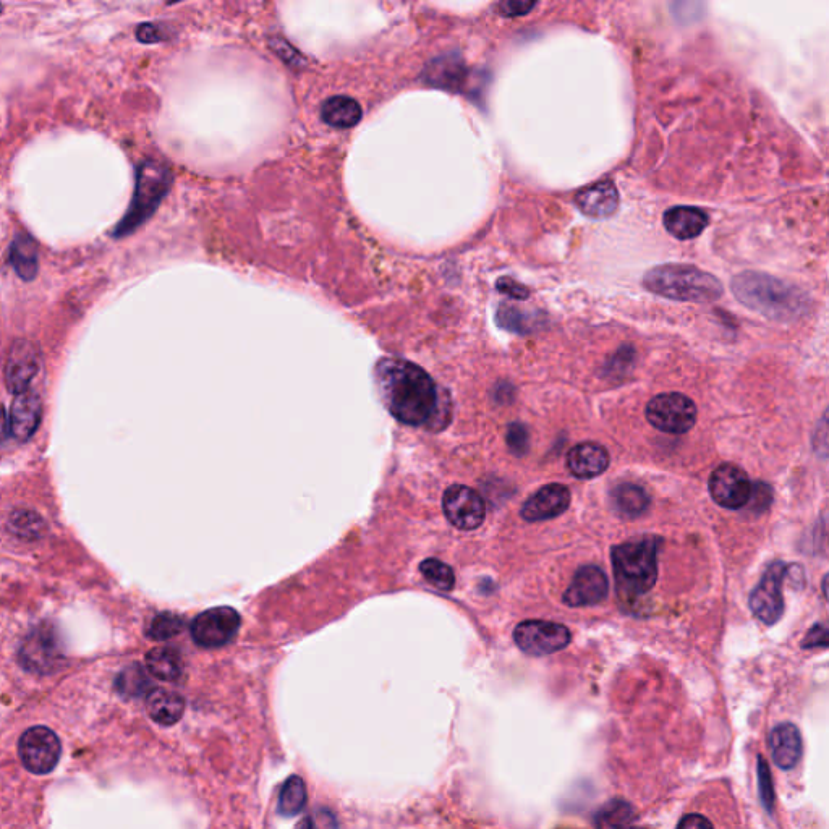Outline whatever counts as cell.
<instances>
[{
  "label": "cell",
  "instance_id": "obj_26",
  "mask_svg": "<svg viewBox=\"0 0 829 829\" xmlns=\"http://www.w3.org/2000/svg\"><path fill=\"white\" fill-rule=\"evenodd\" d=\"M146 668L159 681L175 682L182 676V658L174 648H154L146 655Z\"/></svg>",
  "mask_w": 829,
  "mask_h": 829
},
{
  "label": "cell",
  "instance_id": "obj_2",
  "mask_svg": "<svg viewBox=\"0 0 829 829\" xmlns=\"http://www.w3.org/2000/svg\"><path fill=\"white\" fill-rule=\"evenodd\" d=\"M732 294L744 307L774 321H794L808 310L804 290L763 273L739 274L731 282Z\"/></svg>",
  "mask_w": 829,
  "mask_h": 829
},
{
  "label": "cell",
  "instance_id": "obj_39",
  "mask_svg": "<svg viewBox=\"0 0 829 829\" xmlns=\"http://www.w3.org/2000/svg\"><path fill=\"white\" fill-rule=\"evenodd\" d=\"M828 647V629L825 624L813 625L807 637L802 640V648Z\"/></svg>",
  "mask_w": 829,
  "mask_h": 829
},
{
  "label": "cell",
  "instance_id": "obj_35",
  "mask_svg": "<svg viewBox=\"0 0 829 829\" xmlns=\"http://www.w3.org/2000/svg\"><path fill=\"white\" fill-rule=\"evenodd\" d=\"M506 441L507 446L515 455L527 454L528 446H530V436H528V430L522 423L509 425Z\"/></svg>",
  "mask_w": 829,
  "mask_h": 829
},
{
  "label": "cell",
  "instance_id": "obj_28",
  "mask_svg": "<svg viewBox=\"0 0 829 829\" xmlns=\"http://www.w3.org/2000/svg\"><path fill=\"white\" fill-rule=\"evenodd\" d=\"M613 502L616 511L627 517V519H635L640 515L645 514L650 504L647 491L635 485H621L617 486L613 491Z\"/></svg>",
  "mask_w": 829,
  "mask_h": 829
},
{
  "label": "cell",
  "instance_id": "obj_41",
  "mask_svg": "<svg viewBox=\"0 0 829 829\" xmlns=\"http://www.w3.org/2000/svg\"><path fill=\"white\" fill-rule=\"evenodd\" d=\"M535 7V2H517V0H507V2H501L498 5L499 12L504 17H519V15H525Z\"/></svg>",
  "mask_w": 829,
  "mask_h": 829
},
{
  "label": "cell",
  "instance_id": "obj_5",
  "mask_svg": "<svg viewBox=\"0 0 829 829\" xmlns=\"http://www.w3.org/2000/svg\"><path fill=\"white\" fill-rule=\"evenodd\" d=\"M172 174L161 162L146 159L137 169V183L128 211L114 229L115 239L132 235L156 213L161 201L171 190Z\"/></svg>",
  "mask_w": 829,
  "mask_h": 829
},
{
  "label": "cell",
  "instance_id": "obj_1",
  "mask_svg": "<svg viewBox=\"0 0 829 829\" xmlns=\"http://www.w3.org/2000/svg\"><path fill=\"white\" fill-rule=\"evenodd\" d=\"M376 386L386 409L400 423L421 426L438 420L441 400L431 376L402 358H384L376 366Z\"/></svg>",
  "mask_w": 829,
  "mask_h": 829
},
{
  "label": "cell",
  "instance_id": "obj_12",
  "mask_svg": "<svg viewBox=\"0 0 829 829\" xmlns=\"http://www.w3.org/2000/svg\"><path fill=\"white\" fill-rule=\"evenodd\" d=\"M753 486L747 473L737 465L723 464L711 473L710 494L724 509L739 511L752 499Z\"/></svg>",
  "mask_w": 829,
  "mask_h": 829
},
{
  "label": "cell",
  "instance_id": "obj_44",
  "mask_svg": "<svg viewBox=\"0 0 829 829\" xmlns=\"http://www.w3.org/2000/svg\"><path fill=\"white\" fill-rule=\"evenodd\" d=\"M10 434V418L5 412L4 407L0 405V444H4L9 439Z\"/></svg>",
  "mask_w": 829,
  "mask_h": 829
},
{
  "label": "cell",
  "instance_id": "obj_23",
  "mask_svg": "<svg viewBox=\"0 0 829 829\" xmlns=\"http://www.w3.org/2000/svg\"><path fill=\"white\" fill-rule=\"evenodd\" d=\"M146 710L151 719L161 726H174L182 719L185 700L172 690L156 689L148 695Z\"/></svg>",
  "mask_w": 829,
  "mask_h": 829
},
{
  "label": "cell",
  "instance_id": "obj_14",
  "mask_svg": "<svg viewBox=\"0 0 829 829\" xmlns=\"http://www.w3.org/2000/svg\"><path fill=\"white\" fill-rule=\"evenodd\" d=\"M41 368V353L33 342L15 341L5 362V384L13 396L30 391V384Z\"/></svg>",
  "mask_w": 829,
  "mask_h": 829
},
{
  "label": "cell",
  "instance_id": "obj_24",
  "mask_svg": "<svg viewBox=\"0 0 829 829\" xmlns=\"http://www.w3.org/2000/svg\"><path fill=\"white\" fill-rule=\"evenodd\" d=\"M10 263L23 281H35L39 273L38 243L28 234H18L10 245Z\"/></svg>",
  "mask_w": 829,
  "mask_h": 829
},
{
  "label": "cell",
  "instance_id": "obj_27",
  "mask_svg": "<svg viewBox=\"0 0 829 829\" xmlns=\"http://www.w3.org/2000/svg\"><path fill=\"white\" fill-rule=\"evenodd\" d=\"M496 323L506 331L515 334H530L545 323V318L538 311L522 310L512 305H501L496 313Z\"/></svg>",
  "mask_w": 829,
  "mask_h": 829
},
{
  "label": "cell",
  "instance_id": "obj_34",
  "mask_svg": "<svg viewBox=\"0 0 829 829\" xmlns=\"http://www.w3.org/2000/svg\"><path fill=\"white\" fill-rule=\"evenodd\" d=\"M183 627H185V622H183L179 616L167 613L159 614V616L154 617V621L151 622L148 635L153 638V640H169V638L179 635L180 632H182Z\"/></svg>",
  "mask_w": 829,
  "mask_h": 829
},
{
  "label": "cell",
  "instance_id": "obj_36",
  "mask_svg": "<svg viewBox=\"0 0 829 829\" xmlns=\"http://www.w3.org/2000/svg\"><path fill=\"white\" fill-rule=\"evenodd\" d=\"M138 41L145 44L161 43L169 38V31L166 26L159 23H143L135 31Z\"/></svg>",
  "mask_w": 829,
  "mask_h": 829
},
{
  "label": "cell",
  "instance_id": "obj_31",
  "mask_svg": "<svg viewBox=\"0 0 829 829\" xmlns=\"http://www.w3.org/2000/svg\"><path fill=\"white\" fill-rule=\"evenodd\" d=\"M9 530L20 540L35 541L43 538L47 527L41 515L33 511H17L10 515Z\"/></svg>",
  "mask_w": 829,
  "mask_h": 829
},
{
  "label": "cell",
  "instance_id": "obj_4",
  "mask_svg": "<svg viewBox=\"0 0 829 829\" xmlns=\"http://www.w3.org/2000/svg\"><path fill=\"white\" fill-rule=\"evenodd\" d=\"M658 538L629 541L613 548V569L617 595L621 600H638L658 580Z\"/></svg>",
  "mask_w": 829,
  "mask_h": 829
},
{
  "label": "cell",
  "instance_id": "obj_8",
  "mask_svg": "<svg viewBox=\"0 0 829 829\" xmlns=\"http://www.w3.org/2000/svg\"><path fill=\"white\" fill-rule=\"evenodd\" d=\"M20 760L26 770L33 774L51 773L59 763L62 745L56 732L49 727H30L18 744Z\"/></svg>",
  "mask_w": 829,
  "mask_h": 829
},
{
  "label": "cell",
  "instance_id": "obj_32",
  "mask_svg": "<svg viewBox=\"0 0 829 829\" xmlns=\"http://www.w3.org/2000/svg\"><path fill=\"white\" fill-rule=\"evenodd\" d=\"M149 687H151V682L146 676L145 669L138 664H133L130 668L120 672V676L115 681V689L119 690L120 695L124 697H140Z\"/></svg>",
  "mask_w": 829,
  "mask_h": 829
},
{
  "label": "cell",
  "instance_id": "obj_29",
  "mask_svg": "<svg viewBox=\"0 0 829 829\" xmlns=\"http://www.w3.org/2000/svg\"><path fill=\"white\" fill-rule=\"evenodd\" d=\"M598 829H645L635 826L634 808L622 800H613L598 813Z\"/></svg>",
  "mask_w": 829,
  "mask_h": 829
},
{
  "label": "cell",
  "instance_id": "obj_6",
  "mask_svg": "<svg viewBox=\"0 0 829 829\" xmlns=\"http://www.w3.org/2000/svg\"><path fill=\"white\" fill-rule=\"evenodd\" d=\"M648 423L656 430L668 434H684L692 430L697 421V407L693 400L679 392L659 394L648 402Z\"/></svg>",
  "mask_w": 829,
  "mask_h": 829
},
{
  "label": "cell",
  "instance_id": "obj_17",
  "mask_svg": "<svg viewBox=\"0 0 829 829\" xmlns=\"http://www.w3.org/2000/svg\"><path fill=\"white\" fill-rule=\"evenodd\" d=\"M43 415V402L36 392L25 391L15 396L10 409V431L18 441H30L35 436Z\"/></svg>",
  "mask_w": 829,
  "mask_h": 829
},
{
  "label": "cell",
  "instance_id": "obj_33",
  "mask_svg": "<svg viewBox=\"0 0 829 829\" xmlns=\"http://www.w3.org/2000/svg\"><path fill=\"white\" fill-rule=\"evenodd\" d=\"M420 572L426 582L438 590L449 591L454 588L455 575L451 567L439 559H426L421 562Z\"/></svg>",
  "mask_w": 829,
  "mask_h": 829
},
{
  "label": "cell",
  "instance_id": "obj_40",
  "mask_svg": "<svg viewBox=\"0 0 829 829\" xmlns=\"http://www.w3.org/2000/svg\"><path fill=\"white\" fill-rule=\"evenodd\" d=\"M758 773H760L761 799L765 802L766 807L771 808V804H773L774 799L773 787H771V774L770 770H768V765H766V761H763V758H760Z\"/></svg>",
  "mask_w": 829,
  "mask_h": 829
},
{
  "label": "cell",
  "instance_id": "obj_46",
  "mask_svg": "<svg viewBox=\"0 0 829 829\" xmlns=\"http://www.w3.org/2000/svg\"><path fill=\"white\" fill-rule=\"evenodd\" d=\"M0 13H2V5H0Z\"/></svg>",
  "mask_w": 829,
  "mask_h": 829
},
{
  "label": "cell",
  "instance_id": "obj_19",
  "mask_svg": "<svg viewBox=\"0 0 829 829\" xmlns=\"http://www.w3.org/2000/svg\"><path fill=\"white\" fill-rule=\"evenodd\" d=\"M609 467V454L603 446L583 443L570 449L567 454V468L575 478L590 480L600 477Z\"/></svg>",
  "mask_w": 829,
  "mask_h": 829
},
{
  "label": "cell",
  "instance_id": "obj_3",
  "mask_svg": "<svg viewBox=\"0 0 829 829\" xmlns=\"http://www.w3.org/2000/svg\"><path fill=\"white\" fill-rule=\"evenodd\" d=\"M643 285L651 294L676 302L711 303L723 297V284L692 264H663L650 269Z\"/></svg>",
  "mask_w": 829,
  "mask_h": 829
},
{
  "label": "cell",
  "instance_id": "obj_10",
  "mask_svg": "<svg viewBox=\"0 0 829 829\" xmlns=\"http://www.w3.org/2000/svg\"><path fill=\"white\" fill-rule=\"evenodd\" d=\"M62 658L59 637L51 625L36 627L20 648V663L35 674H51L59 668Z\"/></svg>",
  "mask_w": 829,
  "mask_h": 829
},
{
  "label": "cell",
  "instance_id": "obj_22",
  "mask_svg": "<svg viewBox=\"0 0 829 829\" xmlns=\"http://www.w3.org/2000/svg\"><path fill=\"white\" fill-rule=\"evenodd\" d=\"M423 80L436 88L457 91L467 80V69L457 56L438 57L426 65Z\"/></svg>",
  "mask_w": 829,
  "mask_h": 829
},
{
  "label": "cell",
  "instance_id": "obj_15",
  "mask_svg": "<svg viewBox=\"0 0 829 829\" xmlns=\"http://www.w3.org/2000/svg\"><path fill=\"white\" fill-rule=\"evenodd\" d=\"M608 591L609 582L604 570L596 566H585L574 575L562 600L570 608L593 606L606 600Z\"/></svg>",
  "mask_w": 829,
  "mask_h": 829
},
{
  "label": "cell",
  "instance_id": "obj_37",
  "mask_svg": "<svg viewBox=\"0 0 829 829\" xmlns=\"http://www.w3.org/2000/svg\"><path fill=\"white\" fill-rule=\"evenodd\" d=\"M271 47L276 51L277 56L287 62L290 67H303V64H305V59L298 54L297 49H294L289 43H285L284 39L274 38L271 41Z\"/></svg>",
  "mask_w": 829,
  "mask_h": 829
},
{
  "label": "cell",
  "instance_id": "obj_7",
  "mask_svg": "<svg viewBox=\"0 0 829 829\" xmlns=\"http://www.w3.org/2000/svg\"><path fill=\"white\" fill-rule=\"evenodd\" d=\"M789 567L786 562H773L765 570L760 583L750 593V609L763 624L773 625L784 613L783 583Z\"/></svg>",
  "mask_w": 829,
  "mask_h": 829
},
{
  "label": "cell",
  "instance_id": "obj_11",
  "mask_svg": "<svg viewBox=\"0 0 829 829\" xmlns=\"http://www.w3.org/2000/svg\"><path fill=\"white\" fill-rule=\"evenodd\" d=\"M240 629V616L235 609L221 606L208 609L192 622V637L203 648L224 647L234 640Z\"/></svg>",
  "mask_w": 829,
  "mask_h": 829
},
{
  "label": "cell",
  "instance_id": "obj_38",
  "mask_svg": "<svg viewBox=\"0 0 829 829\" xmlns=\"http://www.w3.org/2000/svg\"><path fill=\"white\" fill-rule=\"evenodd\" d=\"M496 287H498L501 294L514 298V300H527L528 295H530V290L527 287H523L522 284L515 282L511 277H501Z\"/></svg>",
  "mask_w": 829,
  "mask_h": 829
},
{
  "label": "cell",
  "instance_id": "obj_20",
  "mask_svg": "<svg viewBox=\"0 0 829 829\" xmlns=\"http://www.w3.org/2000/svg\"><path fill=\"white\" fill-rule=\"evenodd\" d=\"M663 222L672 237L679 240H692L703 234V230L710 224V217L700 208L676 206L664 213Z\"/></svg>",
  "mask_w": 829,
  "mask_h": 829
},
{
  "label": "cell",
  "instance_id": "obj_13",
  "mask_svg": "<svg viewBox=\"0 0 829 829\" xmlns=\"http://www.w3.org/2000/svg\"><path fill=\"white\" fill-rule=\"evenodd\" d=\"M447 520L459 530H475L485 522L486 506L480 494L468 486L454 485L447 489L443 498Z\"/></svg>",
  "mask_w": 829,
  "mask_h": 829
},
{
  "label": "cell",
  "instance_id": "obj_21",
  "mask_svg": "<svg viewBox=\"0 0 829 829\" xmlns=\"http://www.w3.org/2000/svg\"><path fill=\"white\" fill-rule=\"evenodd\" d=\"M773 760L779 768L791 770L802 757V737L794 724L783 723L774 727L770 737Z\"/></svg>",
  "mask_w": 829,
  "mask_h": 829
},
{
  "label": "cell",
  "instance_id": "obj_16",
  "mask_svg": "<svg viewBox=\"0 0 829 829\" xmlns=\"http://www.w3.org/2000/svg\"><path fill=\"white\" fill-rule=\"evenodd\" d=\"M570 491L564 485H548L538 489L522 506V517L527 522H545L556 519L569 509Z\"/></svg>",
  "mask_w": 829,
  "mask_h": 829
},
{
  "label": "cell",
  "instance_id": "obj_45",
  "mask_svg": "<svg viewBox=\"0 0 829 829\" xmlns=\"http://www.w3.org/2000/svg\"><path fill=\"white\" fill-rule=\"evenodd\" d=\"M295 829H313V825H311L310 818H303L300 823H298L297 828Z\"/></svg>",
  "mask_w": 829,
  "mask_h": 829
},
{
  "label": "cell",
  "instance_id": "obj_18",
  "mask_svg": "<svg viewBox=\"0 0 829 829\" xmlns=\"http://www.w3.org/2000/svg\"><path fill=\"white\" fill-rule=\"evenodd\" d=\"M575 203L585 216L603 219L616 213L619 208V193L613 182L604 180L580 190L575 196Z\"/></svg>",
  "mask_w": 829,
  "mask_h": 829
},
{
  "label": "cell",
  "instance_id": "obj_30",
  "mask_svg": "<svg viewBox=\"0 0 829 829\" xmlns=\"http://www.w3.org/2000/svg\"><path fill=\"white\" fill-rule=\"evenodd\" d=\"M305 804H307L305 781L300 776H290L279 794V813L284 817H294L302 812Z\"/></svg>",
  "mask_w": 829,
  "mask_h": 829
},
{
  "label": "cell",
  "instance_id": "obj_42",
  "mask_svg": "<svg viewBox=\"0 0 829 829\" xmlns=\"http://www.w3.org/2000/svg\"><path fill=\"white\" fill-rule=\"evenodd\" d=\"M677 829H713V825H711L708 818L697 815V813H690L679 821Z\"/></svg>",
  "mask_w": 829,
  "mask_h": 829
},
{
  "label": "cell",
  "instance_id": "obj_43",
  "mask_svg": "<svg viewBox=\"0 0 829 829\" xmlns=\"http://www.w3.org/2000/svg\"><path fill=\"white\" fill-rule=\"evenodd\" d=\"M315 820L316 829H339L334 813L328 810V808H321L319 812H316Z\"/></svg>",
  "mask_w": 829,
  "mask_h": 829
},
{
  "label": "cell",
  "instance_id": "obj_25",
  "mask_svg": "<svg viewBox=\"0 0 829 829\" xmlns=\"http://www.w3.org/2000/svg\"><path fill=\"white\" fill-rule=\"evenodd\" d=\"M362 115V106L349 96H332L321 106V119L334 128L355 127Z\"/></svg>",
  "mask_w": 829,
  "mask_h": 829
},
{
  "label": "cell",
  "instance_id": "obj_9",
  "mask_svg": "<svg viewBox=\"0 0 829 829\" xmlns=\"http://www.w3.org/2000/svg\"><path fill=\"white\" fill-rule=\"evenodd\" d=\"M566 625L549 621H523L514 630L517 647L530 656L553 655L570 643Z\"/></svg>",
  "mask_w": 829,
  "mask_h": 829
}]
</instances>
